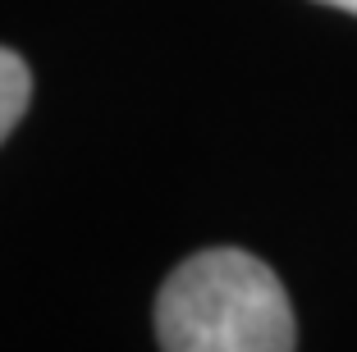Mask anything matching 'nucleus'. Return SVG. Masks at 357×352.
I'll return each mask as SVG.
<instances>
[{"mask_svg": "<svg viewBox=\"0 0 357 352\" xmlns=\"http://www.w3.org/2000/svg\"><path fill=\"white\" fill-rule=\"evenodd\" d=\"M160 352H294L298 321L280 275L243 247H206L160 284Z\"/></svg>", "mask_w": 357, "mask_h": 352, "instance_id": "nucleus-1", "label": "nucleus"}, {"mask_svg": "<svg viewBox=\"0 0 357 352\" xmlns=\"http://www.w3.org/2000/svg\"><path fill=\"white\" fill-rule=\"evenodd\" d=\"M28 101H32V73H28V64H23L14 51L0 46V142L14 133V124L23 119Z\"/></svg>", "mask_w": 357, "mask_h": 352, "instance_id": "nucleus-2", "label": "nucleus"}, {"mask_svg": "<svg viewBox=\"0 0 357 352\" xmlns=\"http://www.w3.org/2000/svg\"><path fill=\"white\" fill-rule=\"evenodd\" d=\"M321 5H335V10H348V14H357V0H321Z\"/></svg>", "mask_w": 357, "mask_h": 352, "instance_id": "nucleus-3", "label": "nucleus"}]
</instances>
